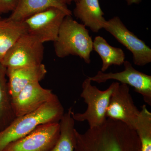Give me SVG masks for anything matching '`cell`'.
Returning a JSON list of instances; mask_svg holds the SVG:
<instances>
[{
	"instance_id": "obj_1",
	"label": "cell",
	"mask_w": 151,
	"mask_h": 151,
	"mask_svg": "<svg viewBox=\"0 0 151 151\" xmlns=\"http://www.w3.org/2000/svg\"><path fill=\"white\" fill-rule=\"evenodd\" d=\"M74 151H141L134 129L116 120L107 119L96 128L84 133L75 131Z\"/></svg>"
},
{
	"instance_id": "obj_2",
	"label": "cell",
	"mask_w": 151,
	"mask_h": 151,
	"mask_svg": "<svg viewBox=\"0 0 151 151\" xmlns=\"http://www.w3.org/2000/svg\"><path fill=\"white\" fill-rule=\"evenodd\" d=\"M64 113L63 106L56 96L36 111L16 117L0 132V151L10 143L28 134L40 125L59 122Z\"/></svg>"
},
{
	"instance_id": "obj_3",
	"label": "cell",
	"mask_w": 151,
	"mask_h": 151,
	"mask_svg": "<svg viewBox=\"0 0 151 151\" xmlns=\"http://www.w3.org/2000/svg\"><path fill=\"white\" fill-rule=\"evenodd\" d=\"M54 47L55 54L60 58L75 55L87 64L91 63L90 55L93 50L92 37L86 27L75 20L72 15L66 16L63 19Z\"/></svg>"
},
{
	"instance_id": "obj_4",
	"label": "cell",
	"mask_w": 151,
	"mask_h": 151,
	"mask_svg": "<svg viewBox=\"0 0 151 151\" xmlns=\"http://www.w3.org/2000/svg\"><path fill=\"white\" fill-rule=\"evenodd\" d=\"M117 82H113L106 90L102 91L92 85L89 78H86L82 83L80 95L87 104V109L83 113H74L73 111L72 115L74 121H86L89 128H96L103 125L107 119L106 111Z\"/></svg>"
},
{
	"instance_id": "obj_5",
	"label": "cell",
	"mask_w": 151,
	"mask_h": 151,
	"mask_svg": "<svg viewBox=\"0 0 151 151\" xmlns=\"http://www.w3.org/2000/svg\"><path fill=\"white\" fill-rule=\"evenodd\" d=\"M44 53L43 43L26 33L9 50L0 63L6 68L35 66L42 63Z\"/></svg>"
},
{
	"instance_id": "obj_6",
	"label": "cell",
	"mask_w": 151,
	"mask_h": 151,
	"mask_svg": "<svg viewBox=\"0 0 151 151\" xmlns=\"http://www.w3.org/2000/svg\"><path fill=\"white\" fill-rule=\"evenodd\" d=\"M68 15L58 8L51 7L31 16L24 21L27 33L42 43L56 40L63 19Z\"/></svg>"
},
{
	"instance_id": "obj_7",
	"label": "cell",
	"mask_w": 151,
	"mask_h": 151,
	"mask_svg": "<svg viewBox=\"0 0 151 151\" xmlns=\"http://www.w3.org/2000/svg\"><path fill=\"white\" fill-rule=\"evenodd\" d=\"M132 53L135 65L145 66L151 62V49L127 28L118 16L106 20L104 28Z\"/></svg>"
},
{
	"instance_id": "obj_8",
	"label": "cell",
	"mask_w": 151,
	"mask_h": 151,
	"mask_svg": "<svg viewBox=\"0 0 151 151\" xmlns=\"http://www.w3.org/2000/svg\"><path fill=\"white\" fill-rule=\"evenodd\" d=\"M59 135V122L42 124L28 134L10 143L3 151H50Z\"/></svg>"
},
{
	"instance_id": "obj_9",
	"label": "cell",
	"mask_w": 151,
	"mask_h": 151,
	"mask_svg": "<svg viewBox=\"0 0 151 151\" xmlns=\"http://www.w3.org/2000/svg\"><path fill=\"white\" fill-rule=\"evenodd\" d=\"M124 70L121 72L105 73L99 70L97 74L87 77L91 81L98 84L105 83L109 80H115L133 87L135 92L140 94L144 102L151 105V76L136 70L132 63L125 60Z\"/></svg>"
},
{
	"instance_id": "obj_10",
	"label": "cell",
	"mask_w": 151,
	"mask_h": 151,
	"mask_svg": "<svg viewBox=\"0 0 151 151\" xmlns=\"http://www.w3.org/2000/svg\"><path fill=\"white\" fill-rule=\"evenodd\" d=\"M140 112L133 101L129 86L117 82L106 111L107 118L122 122L135 130Z\"/></svg>"
},
{
	"instance_id": "obj_11",
	"label": "cell",
	"mask_w": 151,
	"mask_h": 151,
	"mask_svg": "<svg viewBox=\"0 0 151 151\" xmlns=\"http://www.w3.org/2000/svg\"><path fill=\"white\" fill-rule=\"evenodd\" d=\"M56 96L50 89L43 88L39 81L30 83L12 99L15 114L17 117L33 112Z\"/></svg>"
},
{
	"instance_id": "obj_12",
	"label": "cell",
	"mask_w": 151,
	"mask_h": 151,
	"mask_svg": "<svg viewBox=\"0 0 151 151\" xmlns=\"http://www.w3.org/2000/svg\"><path fill=\"white\" fill-rule=\"evenodd\" d=\"M6 68L8 84L12 99L28 84L42 80L47 72L42 63L35 66Z\"/></svg>"
},
{
	"instance_id": "obj_13",
	"label": "cell",
	"mask_w": 151,
	"mask_h": 151,
	"mask_svg": "<svg viewBox=\"0 0 151 151\" xmlns=\"http://www.w3.org/2000/svg\"><path fill=\"white\" fill-rule=\"evenodd\" d=\"M73 14L93 32L104 28L106 20L99 0H78L76 2Z\"/></svg>"
},
{
	"instance_id": "obj_14",
	"label": "cell",
	"mask_w": 151,
	"mask_h": 151,
	"mask_svg": "<svg viewBox=\"0 0 151 151\" xmlns=\"http://www.w3.org/2000/svg\"><path fill=\"white\" fill-rule=\"evenodd\" d=\"M51 7L59 9L68 15H72V12L63 0H18L15 9L8 18L23 22L31 16Z\"/></svg>"
},
{
	"instance_id": "obj_15",
	"label": "cell",
	"mask_w": 151,
	"mask_h": 151,
	"mask_svg": "<svg viewBox=\"0 0 151 151\" xmlns=\"http://www.w3.org/2000/svg\"><path fill=\"white\" fill-rule=\"evenodd\" d=\"M26 33V27L23 21L0 17V62L19 38Z\"/></svg>"
},
{
	"instance_id": "obj_16",
	"label": "cell",
	"mask_w": 151,
	"mask_h": 151,
	"mask_svg": "<svg viewBox=\"0 0 151 151\" xmlns=\"http://www.w3.org/2000/svg\"><path fill=\"white\" fill-rule=\"evenodd\" d=\"M93 50L100 55L102 61L101 71L105 72L112 65H121L125 61V54L122 48L114 47L102 37L98 36L93 40Z\"/></svg>"
},
{
	"instance_id": "obj_17",
	"label": "cell",
	"mask_w": 151,
	"mask_h": 151,
	"mask_svg": "<svg viewBox=\"0 0 151 151\" xmlns=\"http://www.w3.org/2000/svg\"><path fill=\"white\" fill-rule=\"evenodd\" d=\"M6 68L0 63V132L16 118L9 91Z\"/></svg>"
},
{
	"instance_id": "obj_18",
	"label": "cell",
	"mask_w": 151,
	"mask_h": 151,
	"mask_svg": "<svg viewBox=\"0 0 151 151\" xmlns=\"http://www.w3.org/2000/svg\"><path fill=\"white\" fill-rule=\"evenodd\" d=\"M71 107L64 113L59 122L60 135L50 151H74L76 144L75 121Z\"/></svg>"
},
{
	"instance_id": "obj_19",
	"label": "cell",
	"mask_w": 151,
	"mask_h": 151,
	"mask_svg": "<svg viewBox=\"0 0 151 151\" xmlns=\"http://www.w3.org/2000/svg\"><path fill=\"white\" fill-rule=\"evenodd\" d=\"M140 143L141 151H151V113L143 105L135 129Z\"/></svg>"
},
{
	"instance_id": "obj_20",
	"label": "cell",
	"mask_w": 151,
	"mask_h": 151,
	"mask_svg": "<svg viewBox=\"0 0 151 151\" xmlns=\"http://www.w3.org/2000/svg\"><path fill=\"white\" fill-rule=\"evenodd\" d=\"M18 0H0V14L13 12L15 9Z\"/></svg>"
},
{
	"instance_id": "obj_21",
	"label": "cell",
	"mask_w": 151,
	"mask_h": 151,
	"mask_svg": "<svg viewBox=\"0 0 151 151\" xmlns=\"http://www.w3.org/2000/svg\"><path fill=\"white\" fill-rule=\"evenodd\" d=\"M128 6L133 4H139L142 2V0H126Z\"/></svg>"
},
{
	"instance_id": "obj_22",
	"label": "cell",
	"mask_w": 151,
	"mask_h": 151,
	"mask_svg": "<svg viewBox=\"0 0 151 151\" xmlns=\"http://www.w3.org/2000/svg\"><path fill=\"white\" fill-rule=\"evenodd\" d=\"M66 4H70L71 3L74 2H76L78 0H63Z\"/></svg>"
},
{
	"instance_id": "obj_23",
	"label": "cell",
	"mask_w": 151,
	"mask_h": 151,
	"mask_svg": "<svg viewBox=\"0 0 151 151\" xmlns=\"http://www.w3.org/2000/svg\"></svg>"
}]
</instances>
